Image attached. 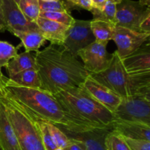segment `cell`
<instances>
[{
	"mask_svg": "<svg viewBox=\"0 0 150 150\" xmlns=\"http://www.w3.org/2000/svg\"><path fill=\"white\" fill-rule=\"evenodd\" d=\"M54 150H66L65 149H63V148H59V147H57V148H56Z\"/></svg>",
	"mask_w": 150,
	"mask_h": 150,
	"instance_id": "ab89813d",
	"label": "cell"
},
{
	"mask_svg": "<svg viewBox=\"0 0 150 150\" xmlns=\"http://www.w3.org/2000/svg\"><path fill=\"white\" fill-rule=\"evenodd\" d=\"M40 12H63L70 14L73 8L65 0L42 1L39 0Z\"/></svg>",
	"mask_w": 150,
	"mask_h": 150,
	"instance_id": "d4e9b609",
	"label": "cell"
},
{
	"mask_svg": "<svg viewBox=\"0 0 150 150\" xmlns=\"http://www.w3.org/2000/svg\"><path fill=\"white\" fill-rule=\"evenodd\" d=\"M113 114L116 120L150 126V96L133 95L122 98Z\"/></svg>",
	"mask_w": 150,
	"mask_h": 150,
	"instance_id": "8992f818",
	"label": "cell"
},
{
	"mask_svg": "<svg viewBox=\"0 0 150 150\" xmlns=\"http://www.w3.org/2000/svg\"><path fill=\"white\" fill-rule=\"evenodd\" d=\"M107 45L95 40L79 51L78 57L81 59L83 67L89 74L101 73L109 67L111 54L107 52Z\"/></svg>",
	"mask_w": 150,
	"mask_h": 150,
	"instance_id": "ba28073f",
	"label": "cell"
},
{
	"mask_svg": "<svg viewBox=\"0 0 150 150\" xmlns=\"http://www.w3.org/2000/svg\"><path fill=\"white\" fill-rule=\"evenodd\" d=\"M149 13L150 8L141 5L139 1L122 0L120 4H117L116 26L141 32V22Z\"/></svg>",
	"mask_w": 150,
	"mask_h": 150,
	"instance_id": "9c48e42d",
	"label": "cell"
},
{
	"mask_svg": "<svg viewBox=\"0 0 150 150\" xmlns=\"http://www.w3.org/2000/svg\"><path fill=\"white\" fill-rule=\"evenodd\" d=\"M139 28H140L141 32L150 34V13L145 16L144 18L142 20Z\"/></svg>",
	"mask_w": 150,
	"mask_h": 150,
	"instance_id": "1f68e13d",
	"label": "cell"
},
{
	"mask_svg": "<svg viewBox=\"0 0 150 150\" xmlns=\"http://www.w3.org/2000/svg\"><path fill=\"white\" fill-rule=\"evenodd\" d=\"M7 30L5 22H4V16L2 13V7H1V1L0 0V32H4Z\"/></svg>",
	"mask_w": 150,
	"mask_h": 150,
	"instance_id": "e575fe53",
	"label": "cell"
},
{
	"mask_svg": "<svg viewBox=\"0 0 150 150\" xmlns=\"http://www.w3.org/2000/svg\"><path fill=\"white\" fill-rule=\"evenodd\" d=\"M81 87L87 92L95 100L114 113L121 102L122 98L106 86L88 76Z\"/></svg>",
	"mask_w": 150,
	"mask_h": 150,
	"instance_id": "7c38bea8",
	"label": "cell"
},
{
	"mask_svg": "<svg viewBox=\"0 0 150 150\" xmlns=\"http://www.w3.org/2000/svg\"><path fill=\"white\" fill-rule=\"evenodd\" d=\"M139 4L142 6H144V7H150V0H139Z\"/></svg>",
	"mask_w": 150,
	"mask_h": 150,
	"instance_id": "8d00e7d4",
	"label": "cell"
},
{
	"mask_svg": "<svg viewBox=\"0 0 150 150\" xmlns=\"http://www.w3.org/2000/svg\"><path fill=\"white\" fill-rule=\"evenodd\" d=\"M3 16L7 30L13 32H27L39 29L36 23L30 22L14 0H1Z\"/></svg>",
	"mask_w": 150,
	"mask_h": 150,
	"instance_id": "8fae6325",
	"label": "cell"
},
{
	"mask_svg": "<svg viewBox=\"0 0 150 150\" xmlns=\"http://www.w3.org/2000/svg\"><path fill=\"white\" fill-rule=\"evenodd\" d=\"M90 12L93 16L92 20L103 21L117 25V21H116L117 4L113 3L112 1L107 0L103 9L100 11L92 9Z\"/></svg>",
	"mask_w": 150,
	"mask_h": 150,
	"instance_id": "7402d4cb",
	"label": "cell"
},
{
	"mask_svg": "<svg viewBox=\"0 0 150 150\" xmlns=\"http://www.w3.org/2000/svg\"><path fill=\"white\" fill-rule=\"evenodd\" d=\"M18 5L29 21L36 23L40 13L39 0H20Z\"/></svg>",
	"mask_w": 150,
	"mask_h": 150,
	"instance_id": "603a6c76",
	"label": "cell"
},
{
	"mask_svg": "<svg viewBox=\"0 0 150 150\" xmlns=\"http://www.w3.org/2000/svg\"><path fill=\"white\" fill-rule=\"evenodd\" d=\"M42 1H58V0H40Z\"/></svg>",
	"mask_w": 150,
	"mask_h": 150,
	"instance_id": "f35d334b",
	"label": "cell"
},
{
	"mask_svg": "<svg viewBox=\"0 0 150 150\" xmlns=\"http://www.w3.org/2000/svg\"><path fill=\"white\" fill-rule=\"evenodd\" d=\"M5 68L8 78L13 77L18 73L29 69H37L35 55L26 51L18 54L16 57L9 62Z\"/></svg>",
	"mask_w": 150,
	"mask_h": 150,
	"instance_id": "ac0fdd59",
	"label": "cell"
},
{
	"mask_svg": "<svg viewBox=\"0 0 150 150\" xmlns=\"http://www.w3.org/2000/svg\"><path fill=\"white\" fill-rule=\"evenodd\" d=\"M90 26L95 40L106 44L112 40L116 25L103 21L92 20L90 21Z\"/></svg>",
	"mask_w": 150,
	"mask_h": 150,
	"instance_id": "ffe728a7",
	"label": "cell"
},
{
	"mask_svg": "<svg viewBox=\"0 0 150 150\" xmlns=\"http://www.w3.org/2000/svg\"><path fill=\"white\" fill-rule=\"evenodd\" d=\"M0 149L20 150L17 137L6 114L5 108L0 102Z\"/></svg>",
	"mask_w": 150,
	"mask_h": 150,
	"instance_id": "e0dca14e",
	"label": "cell"
},
{
	"mask_svg": "<svg viewBox=\"0 0 150 150\" xmlns=\"http://www.w3.org/2000/svg\"><path fill=\"white\" fill-rule=\"evenodd\" d=\"M125 142L130 150H150L149 141L143 139H126Z\"/></svg>",
	"mask_w": 150,
	"mask_h": 150,
	"instance_id": "f546056e",
	"label": "cell"
},
{
	"mask_svg": "<svg viewBox=\"0 0 150 150\" xmlns=\"http://www.w3.org/2000/svg\"><path fill=\"white\" fill-rule=\"evenodd\" d=\"M54 96L72 117L86 127L112 129L115 121L113 113L95 100L81 86L59 90Z\"/></svg>",
	"mask_w": 150,
	"mask_h": 150,
	"instance_id": "3957f363",
	"label": "cell"
},
{
	"mask_svg": "<svg viewBox=\"0 0 150 150\" xmlns=\"http://www.w3.org/2000/svg\"><path fill=\"white\" fill-rule=\"evenodd\" d=\"M11 81L21 86L40 89L41 83L37 69H29L8 78Z\"/></svg>",
	"mask_w": 150,
	"mask_h": 150,
	"instance_id": "44dd1931",
	"label": "cell"
},
{
	"mask_svg": "<svg viewBox=\"0 0 150 150\" xmlns=\"http://www.w3.org/2000/svg\"><path fill=\"white\" fill-rule=\"evenodd\" d=\"M111 128H95L79 133L65 132L70 139L79 141L84 144L86 150H106L105 139Z\"/></svg>",
	"mask_w": 150,
	"mask_h": 150,
	"instance_id": "5bb4252c",
	"label": "cell"
},
{
	"mask_svg": "<svg viewBox=\"0 0 150 150\" xmlns=\"http://www.w3.org/2000/svg\"><path fill=\"white\" fill-rule=\"evenodd\" d=\"M89 76L121 98L133 95L150 96V73H127L116 51L111 54V63L105 71L89 74Z\"/></svg>",
	"mask_w": 150,
	"mask_h": 150,
	"instance_id": "277c9868",
	"label": "cell"
},
{
	"mask_svg": "<svg viewBox=\"0 0 150 150\" xmlns=\"http://www.w3.org/2000/svg\"><path fill=\"white\" fill-rule=\"evenodd\" d=\"M46 123L48 130H49L57 147L66 149L70 144V139L67 137L64 132H63L59 127L51 124V123Z\"/></svg>",
	"mask_w": 150,
	"mask_h": 150,
	"instance_id": "4316f807",
	"label": "cell"
},
{
	"mask_svg": "<svg viewBox=\"0 0 150 150\" xmlns=\"http://www.w3.org/2000/svg\"><path fill=\"white\" fill-rule=\"evenodd\" d=\"M126 72L130 74L150 73V45L146 41L130 55L121 59Z\"/></svg>",
	"mask_w": 150,
	"mask_h": 150,
	"instance_id": "4fadbf2b",
	"label": "cell"
},
{
	"mask_svg": "<svg viewBox=\"0 0 150 150\" xmlns=\"http://www.w3.org/2000/svg\"><path fill=\"white\" fill-rule=\"evenodd\" d=\"M66 150H86L84 144L79 141L70 139V143L69 146L65 149Z\"/></svg>",
	"mask_w": 150,
	"mask_h": 150,
	"instance_id": "d6a6232c",
	"label": "cell"
},
{
	"mask_svg": "<svg viewBox=\"0 0 150 150\" xmlns=\"http://www.w3.org/2000/svg\"><path fill=\"white\" fill-rule=\"evenodd\" d=\"M15 1H16V3H17V4H18V2H19V1H20V0H14Z\"/></svg>",
	"mask_w": 150,
	"mask_h": 150,
	"instance_id": "60d3db41",
	"label": "cell"
},
{
	"mask_svg": "<svg viewBox=\"0 0 150 150\" xmlns=\"http://www.w3.org/2000/svg\"><path fill=\"white\" fill-rule=\"evenodd\" d=\"M37 122H38V127H39L41 139H42V144H43L45 150H54L56 148H57V145L48 130L46 123L45 122L40 121V120H37Z\"/></svg>",
	"mask_w": 150,
	"mask_h": 150,
	"instance_id": "f1b7e54d",
	"label": "cell"
},
{
	"mask_svg": "<svg viewBox=\"0 0 150 150\" xmlns=\"http://www.w3.org/2000/svg\"><path fill=\"white\" fill-rule=\"evenodd\" d=\"M150 34L139 32L127 28L116 26L112 40L117 46V53L120 59L130 55L149 40Z\"/></svg>",
	"mask_w": 150,
	"mask_h": 150,
	"instance_id": "30bf717a",
	"label": "cell"
},
{
	"mask_svg": "<svg viewBox=\"0 0 150 150\" xmlns=\"http://www.w3.org/2000/svg\"><path fill=\"white\" fill-rule=\"evenodd\" d=\"M109 1H112V2L114 3L115 4H120V2H121L122 0H109Z\"/></svg>",
	"mask_w": 150,
	"mask_h": 150,
	"instance_id": "74e56055",
	"label": "cell"
},
{
	"mask_svg": "<svg viewBox=\"0 0 150 150\" xmlns=\"http://www.w3.org/2000/svg\"><path fill=\"white\" fill-rule=\"evenodd\" d=\"M106 150H130L124 137L111 129L105 139Z\"/></svg>",
	"mask_w": 150,
	"mask_h": 150,
	"instance_id": "484cf974",
	"label": "cell"
},
{
	"mask_svg": "<svg viewBox=\"0 0 150 150\" xmlns=\"http://www.w3.org/2000/svg\"><path fill=\"white\" fill-rule=\"evenodd\" d=\"M35 55L40 89L53 95L59 90L80 87L89 75L83 64L62 47L50 45Z\"/></svg>",
	"mask_w": 150,
	"mask_h": 150,
	"instance_id": "7a4b0ae2",
	"label": "cell"
},
{
	"mask_svg": "<svg viewBox=\"0 0 150 150\" xmlns=\"http://www.w3.org/2000/svg\"><path fill=\"white\" fill-rule=\"evenodd\" d=\"M40 31L51 45H62L70 26L54 21L39 17L36 21Z\"/></svg>",
	"mask_w": 150,
	"mask_h": 150,
	"instance_id": "9a60e30c",
	"label": "cell"
},
{
	"mask_svg": "<svg viewBox=\"0 0 150 150\" xmlns=\"http://www.w3.org/2000/svg\"><path fill=\"white\" fill-rule=\"evenodd\" d=\"M112 130L126 139L150 142V126L146 125L115 120L112 125Z\"/></svg>",
	"mask_w": 150,
	"mask_h": 150,
	"instance_id": "2e32d148",
	"label": "cell"
},
{
	"mask_svg": "<svg viewBox=\"0 0 150 150\" xmlns=\"http://www.w3.org/2000/svg\"><path fill=\"white\" fill-rule=\"evenodd\" d=\"M107 0H90L92 9L97 10H102L106 3Z\"/></svg>",
	"mask_w": 150,
	"mask_h": 150,
	"instance_id": "836d02e7",
	"label": "cell"
},
{
	"mask_svg": "<svg viewBox=\"0 0 150 150\" xmlns=\"http://www.w3.org/2000/svg\"><path fill=\"white\" fill-rule=\"evenodd\" d=\"M4 75L1 73V70H0V98L3 94V79H4Z\"/></svg>",
	"mask_w": 150,
	"mask_h": 150,
	"instance_id": "d590c367",
	"label": "cell"
},
{
	"mask_svg": "<svg viewBox=\"0 0 150 150\" xmlns=\"http://www.w3.org/2000/svg\"><path fill=\"white\" fill-rule=\"evenodd\" d=\"M12 34L21 40V43L25 48L26 52H38L40 48L47 42L46 39L44 38L40 29L27 32H13Z\"/></svg>",
	"mask_w": 150,
	"mask_h": 150,
	"instance_id": "d6986e66",
	"label": "cell"
},
{
	"mask_svg": "<svg viewBox=\"0 0 150 150\" xmlns=\"http://www.w3.org/2000/svg\"><path fill=\"white\" fill-rule=\"evenodd\" d=\"M0 102L13 126L20 150H45L37 120L4 92Z\"/></svg>",
	"mask_w": 150,
	"mask_h": 150,
	"instance_id": "5b68a950",
	"label": "cell"
},
{
	"mask_svg": "<svg viewBox=\"0 0 150 150\" xmlns=\"http://www.w3.org/2000/svg\"><path fill=\"white\" fill-rule=\"evenodd\" d=\"M73 8V10H83L91 11L92 6H91L90 0H65Z\"/></svg>",
	"mask_w": 150,
	"mask_h": 150,
	"instance_id": "4dcf8cb0",
	"label": "cell"
},
{
	"mask_svg": "<svg viewBox=\"0 0 150 150\" xmlns=\"http://www.w3.org/2000/svg\"><path fill=\"white\" fill-rule=\"evenodd\" d=\"M3 92L35 120L51 123L72 133L91 130L72 117L55 97L46 91L21 86L4 76Z\"/></svg>",
	"mask_w": 150,
	"mask_h": 150,
	"instance_id": "6da1fadb",
	"label": "cell"
},
{
	"mask_svg": "<svg viewBox=\"0 0 150 150\" xmlns=\"http://www.w3.org/2000/svg\"><path fill=\"white\" fill-rule=\"evenodd\" d=\"M21 46H22L21 43L16 47L7 41L0 40V70L2 67H5L9 62L17 56Z\"/></svg>",
	"mask_w": 150,
	"mask_h": 150,
	"instance_id": "cb8c5ba5",
	"label": "cell"
},
{
	"mask_svg": "<svg viewBox=\"0 0 150 150\" xmlns=\"http://www.w3.org/2000/svg\"><path fill=\"white\" fill-rule=\"evenodd\" d=\"M95 38L92 32L90 21L77 20L69 28L62 48L77 58L79 51L92 42Z\"/></svg>",
	"mask_w": 150,
	"mask_h": 150,
	"instance_id": "52a82bcc",
	"label": "cell"
},
{
	"mask_svg": "<svg viewBox=\"0 0 150 150\" xmlns=\"http://www.w3.org/2000/svg\"><path fill=\"white\" fill-rule=\"evenodd\" d=\"M40 17L54 21L70 26L75 21V18L70 14L63 12H40Z\"/></svg>",
	"mask_w": 150,
	"mask_h": 150,
	"instance_id": "83f0119b",
	"label": "cell"
}]
</instances>
